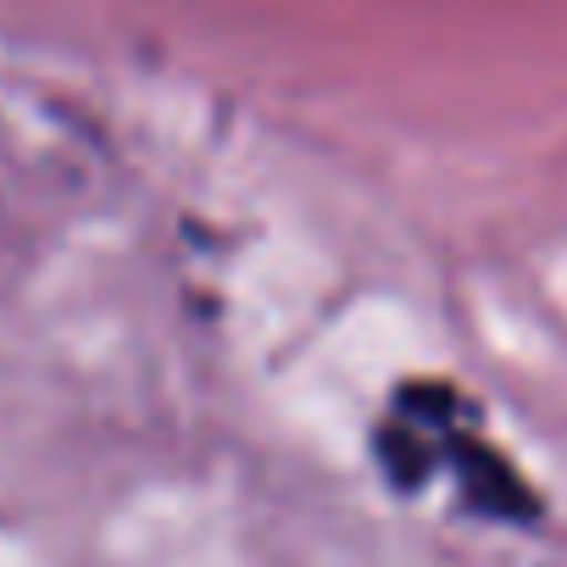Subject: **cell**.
<instances>
[{
  "mask_svg": "<svg viewBox=\"0 0 567 567\" xmlns=\"http://www.w3.org/2000/svg\"><path fill=\"white\" fill-rule=\"evenodd\" d=\"M445 467L451 478L462 484V501L484 517H501V523H534L539 517V495L534 484L478 434V423H467L451 445H445Z\"/></svg>",
  "mask_w": 567,
  "mask_h": 567,
  "instance_id": "cell-1",
  "label": "cell"
}]
</instances>
